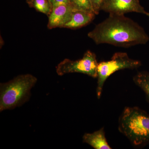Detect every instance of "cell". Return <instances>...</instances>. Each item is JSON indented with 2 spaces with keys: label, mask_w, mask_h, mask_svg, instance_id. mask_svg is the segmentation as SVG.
Wrapping results in <instances>:
<instances>
[{
  "label": "cell",
  "mask_w": 149,
  "mask_h": 149,
  "mask_svg": "<svg viewBox=\"0 0 149 149\" xmlns=\"http://www.w3.org/2000/svg\"><path fill=\"white\" fill-rule=\"evenodd\" d=\"M70 5L74 9L86 11L95 13L90 0H70Z\"/></svg>",
  "instance_id": "12"
},
{
  "label": "cell",
  "mask_w": 149,
  "mask_h": 149,
  "mask_svg": "<svg viewBox=\"0 0 149 149\" xmlns=\"http://www.w3.org/2000/svg\"><path fill=\"white\" fill-rule=\"evenodd\" d=\"M133 80L136 85L143 91L149 102V72H138L133 77Z\"/></svg>",
  "instance_id": "10"
},
{
  "label": "cell",
  "mask_w": 149,
  "mask_h": 149,
  "mask_svg": "<svg viewBox=\"0 0 149 149\" xmlns=\"http://www.w3.org/2000/svg\"><path fill=\"white\" fill-rule=\"evenodd\" d=\"M53 8L58 6L70 5V0H49Z\"/></svg>",
  "instance_id": "14"
},
{
  "label": "cell",
  "mask_w": 149,
  "mask_h": 149,
  "mask_svg": "<svg viewBox=\"0 0 149 149\" xmlns=\"http://www.w3.org/2000/svg\"><path fill=\"white\" fill-rule=\"evenodd\" d=\"M95 15L93 13L74 9L72 12L71 19L63 27L75 29L83 27L93 21Z\"/></svg>",
  "instance_id": "8"
},
{
  "label": "cell",
  "mask_w": 149,
  "mask_h": 149,
  "mask_svg": "<svg viewBox=\"0 0 149 149\" xmlns=\"http://www.w3.org/2000/svg\"><path fill=\"white\" fill-rule=\"evenodd\" d=\"M98 65L95 54L88 50L80 59L72 61L65 59L56 67V72L60 76L67 73L77 72L97 78Z\"/></svg>",
  "instance_id": "5"
},
{
  "label": "cell",
  "mask_w": 149,
  "mask_h": 149,
  "mask_svg": "<svg viewBox=\"0 0 149 149\" xmlns=\"http://www.w3.org/2000/svg\"><path fill=\"white\" fill-rule=\"evenodd\" d=\"M37 78L31 74H20L0 85V111L12 109L29 100Z\"/></svg>",
  "instance_id": "3"
},
{
  "label": "cell",
  "mask_w": 149,
  "mask_h": 149,
  "mask_svg": "<svg viewBox=\"0 0 149 149\" xmlns=\"http://www.w3.org/2000/svg\"><path fill=\"white\" fill-rule=\"evenodd\" d=\"M32 1H33V0H26V2H27V3L29 4Z\"/></svg>",
  "instance_id": "15"
},
{
  "label": "cell",
  "mask_w": 149,
  "mask_h": 149,
  "mask_svg": "<svg viewBox=\"0 0 149 149\" xmlns=\"http://www.w3.org/2000/svg\"><path fill=\"white\" fill-rule=\"evenodd\" d=\"M29 6L49 16L52 10L53 7L49 0H33L29 4Z\"/></svg>",
  "instance_id": "11"
},
{
  "label": "cell",
  "mask_w": 149,
  "mask_h": 149,
  "mask_svg": "<svg viewBox=\"0 0 149 149\" xmlns=\"http://www.w3.org/2000/svg\"><path fill=\"white\" fill-rule=\"evenodd\" d=\"M118 129L135 147L149 143V113L138 107H125L118 119Z\"/></svg>",
  "instance_id": "2"
},
{
  "label": "cell",
  "mask_w": 149,
  "mask_h": 149,
  "mask_svg": "<svg viewBox=\"0 0 149 149\" xmlns=\"http://www.w3.org/2000/svg\"><path fill=\"white\" fill-rule=\"evenodd\" d=\"M141 65V61L130 58L128 54L125 52L116 53L110 60L99 63L96 89L98 99L101 96L105 82L111 74L121 70L136 69Z\"/></svg>",
  "instance_id": "4"
},
{
  "label": "cell",
  "mask_w": 149,
  "mask_h": 149,
  "mask_svg": "<svg viewBox=\"0 0 149 149\" xmlns=\"http://www.w3.org/2000/svg\"><path fill=\"white\" fill-rule=\"evenodd\" d=\"M97 45L106 44L123 47L145 45L149 37L143 28L124 15L109 16L88 33Z\"/></svg>",
  "instance_id": "1"
},
{
  "label": "cell",
  "mask_w": 149,
  "mask_h": 149,
  "mask_svg": "<svg viewBox=\"0 0 149 149\" xmlns=\"http://www.w3.org/2000/svg\"><path fill=\"white\" fill-rule=\"evenodd\" d=\"M147 16H148L149 17V13H148V14H147Z\"/></svg>",
  "instance_id": "16"
},
{
  "label": "cell",
  "mask_w": 149,
  "mask_h": 149,
  "mask_svg": "<svg viewBox=\"0 0 149 149\" xmlns=\"http://www.w3.org/2000/svg\"><path fill=\"white\" fill-rule=\"evenodd\" d=\"M83 142L88 144L95 149H111L106 138L104 128L93 132L85 133L83 137Z\"/></svg>",
  "instance_id": "9"
},
{
  "label": "cell",
  "mask_w": 149,
  "mask_h": 149,
  "mask_svg": "<svg viewBox=\"0 0 149 149\" xmlns=\"http://www.w3.org/2000/svg\"><path fill=\"white\" fill-rule=\"evenodd\" d=\"M101 10L117 15L131 12L146 15L148 13L140 4L139 0H104Z\"/></svg>",
  "instance_id": "6"
},
{
  "label": "cell",
  "mask_w": 149,
  "mask_h": 149,
  "mask_svg": "<svg viewBox=\"0 0 149 149\" xmlns=\"http://www.w3.org/2000/svg\"><path fill=\"white\" fill-rule=\"evenodd\" d=\"M93 11L96 15H98L104 0H90Z\"/></svg>",
  "instance_id": "13"
},
{
  "label": "cell",
  "mask_w": 149,
  "mask_h": 149,
  "mask_svg": "<svg viewBox=\"0 0 149 149\" xmlns=\"http://www.w3.org/2000/svg\"><path fill=\"white\" fill-rule=\"evenodd\" d=\"M74 9L70 5L58 6L53 8L49 16L47 27L49 29L63 27L70 20Z\"/></svg>",
  "instance_id": "7"
}]
</instances>
